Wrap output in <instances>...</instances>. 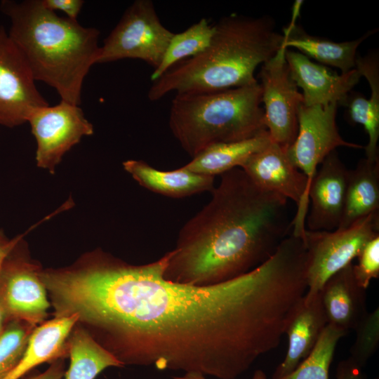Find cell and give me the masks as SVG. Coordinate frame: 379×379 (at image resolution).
Masks as SVG:
<instances>
[{
  "label": "cell",
  "instance_id": "obj_1",
  "mask_svg": "<svg viewBox=\"0 0 379 379\" xmlns=\"http://www.w3.org/2000/svg\"><path fill=\"white\" fill-rule=\"evenodd\" d=\"M168 252L142 265L102 251L57 270L55 314H77L123 364L236 379L280 344L306 291L294 257L279 248L250 272L208 286L164 277Z\"/></svg>",
  "mask_w": 379,
  "mask_h": 379
},
{
  "label": "cell",
  "instance_id": "obj_2",
  "mask_svg": "<svg viewBox=\"0 0 379 379\" xmlns=\"http://www.w3.org/2000/svg\"><path fill=\"white\" fill-rule=\"evenodd\" d=\"M220 176L168 252L164 277L171 281L208 286L235 278L265 262L291 234L287 199L262 190L241 168Z\"/></svg>",
  "mask_w": 379,
  "mask_h": 379
},
{
  "label": "cell",
  "instance_id": "obj_3",
  "mask_svg": "<svg viewBox=\"0 0 379 379\" xmlns=\"http://www.w3.org/2000/svg\"><path fill=\"white\" fill-rule=\"evenodd\" d=\"M0 10L10 19L8 36L34 80L55 88L61 100L79 106L84 79L98 61L100 31L58 16L41 0H3Z\"/></svg>",
  "mask_w": 379,
  "mask_h": 379
},
{
  "label": "cell",
  "instance_id": "obj_4",
  "mask_svg": "<svg viewBox=\"0 0 379 379\" xmlns=\"http://www.w3.org/2000/svg\"><path fill=\"white\" fill-rule=\"evenodd\" d=\"M283 34L267 17L230 15L214 25L209 46L152 81L148 98L224 91L258 82L255 71L282 47Z\"/></svg>",
  "mask_w": 379,
  "mask_h": 379
},
{
  "label": "cell",
  "instance_id": "obj_5",
  "mask_svg": "<svg viewBox=\"0 0 379 379\" xmlns=\"http://www.w3.org/2000/svg\"><path fill=\"white\" fill-rule=\"evenodd\" d=\"M258 82L224 91L175 95L168 124L192 158L208 147L253 138L267 131Z\"/></svg>",
  "mask_w": 379,
  "mask_h": 379
},
{
  "label": "cell",
  "instance_id": "obj_6",
  "mask_svg": "<svg viewBox=\"0 0 379 379\" xmlns=\"http://www.w3.org/2000/svg\"><path fill=\"white\" fill-rule=\"evenodd\" d=\"M379 235V211L345 228L333 231L305 230L307 299L318 295L333 275L352 263L364 246Z\"/></svg>",
  "mask_w": 379,
  "mask_h": 379
},
{
  "label": "cell",
  "instance_id": "obj_7",
  "mask_svg": "<svg viewBox=\"0 0 379 379\" xmlns=\"http://www.w3.org/2000/svg\"><path fill=\"white\" fill-rule=\"evenodd\" d=\"M173 34L160 21L151 0H136L105 39L97 63L138 59L155 70Z\"/></svg>",
  "mask_w": 379,
  "mask_h": 379
},
{
  "label": "cell",
  "instance_id": "obj_8",
  "mask_svg": "<svg viewBox=\"0 0 379 379\" xmlns=\"http://www.w3.org/2000/svg\"><path fill=\"white\" fill-rule=\"evenodd\" d=\"M281 47L259 72L265 124L271 140L288 148L298 133V111L303 97L293 80Z\"/></svg>",
  "mask_w": 379,
  "mask_h": 379
},
{
  "label": "cell",
  "instance_id": "obj_9",
  "mask_svg": "<svg viewBox=\"0 0 379 379\" xmlns=\"http://www.w3.org/2000/svg\"><path fill=\"white\" fill-rule=\"evenodd\" d=\"M18 241L0 268V307L8 322L18 320L37 326L50 307L47 290L39 276L40 267L18 253Z\"/></svg>",
  "mask_w": 379,
  "mask_h": 379
},
{
  "label": "cell",
  "instance_id": "obj_10",
  "mask_svg": "<svg viewBox=\"0 0 379 379\" xmlns=\"http://www.w3.org/2000/svg\"><path fill=\"white\" fill-rule=\"evenodd\" d=\"M27 122L36 142V165L52 173L65 154L94 131L79 105L62 100L34 109Z\"/></svg>",
  "mask_w": 379,
  "mask_h": 379
},
{
  "label": "cell",
  "instance_id": "obj_11",
  "mask_svg": "<svg viewBox=\"0 0 379 379\" xmlns=\"http://www.w3.org/2000/svg\"><path fill=\"white\" fill-rule=\"evenodd\" d=\"M338 105L307 106L303 102L298 111V133L286 149L293 164L305 174L307 194L310 183L323 160L338 147L362 148L340 136L336 125Z\"/></svg>",
  "mask_w": 379,
  "mask_h": 379
},
{
  "label": "cell",
  "instance_id": "obj_12",
  "mask_svg": "<svg viewBox=\"0 0 379 379\" xmlns=\"http://www.w3.org/2000/svg\"><path fill=\"white\" fill-rule=\"evenodd\" d=\"M241 168L262 190L277 193L295 203L297 211L291 221V234L302 237L310 204L307 180L291 161L286 148L271 140Z\"/></svg>",
  "mask_w": 379,
  "mask_h": 379
},
{
  "label": "cell",
  "instance_id": "obj_13",
  "mask_svg": "<svg viewBox=\"0 0 379 379\" xmlns=\"http://www.w3.org/2000/svg\"><path fill=\"white\" fill-rule=\"evenodd\" d=\"M20 52L0 27V125L13 128L27 122L36 109L48 105Z\"/></svg>",
  "mask_w": 379,
  "mask_h": 379
},
{
  "label": "cell",
  "instance_id": "obj_14",
  "mask_svg": "<svg viewBox=\"0 0 379 379\" xmlns=\"http://www.w3.org/2000/svg\"><path fill=\"white\" fill-rule=\"evenodd\" d=\"M308 190L309 204L305 222L311 231H333L338 228L345 207L349 170L337 150L321 163Z\"/></svg>",
  "mask_w": 379,
  "mask_h": 379
},
{
  "label": "cell",
  "instance_id": "obj_15",
  "mask_svg": "<svg viewBox=\"0 0 379 379\" xmlns=\"http://www.w3.org/2000/svg\"><path fill=\"white\" fill-rule=\"evenodd\" d=\"M285 58L293 80L302 91L303 104L307 106L344 105L361 77L356 68L338 74L289 48L286 49Z\"/></svg>",
  "mask_w": 379,
  "mask_h": 379
},
{
  "label": "cell",
  "instance_id": "obj_16",
  "mask_svg": "<svg viewBox=\"0 0 379 379\" xmlns=\"http://www.w3.org/2000/svg\"><path fill=\"white\" fill-rule=\"evenodd\" d=\"M327 324L320 293L309 299L304 296L286 329L288 350L272 379L292 372L311 352Z\"/></svg>",
  "mask_w": 379,
  "mask_h": 379
},
{
  "label": "cell",
  "instance_id": "obj_17",
  "mask_svg": "<svg viewBox=\"0 0 379 379\" xmlns=\"http://www.w3.org/2000/svg\"><path fill=\"white\" fill-rule=\"evenodd\" d=\"M351 263L325 283L320 295L328 324L343 331L355 329L368 312L366 290L357 284Z\"/></svg>",
  "mask_w": 379,
  "mask_h": 379
},
{
  "label": "cell",
  "instance_id": "obj_18",
  "mask_svg": "<svg viewBox=\"0 0 379 379\" xmlns=\"http://www.w3.org/2000/svg\"><path fill=\"white\" fill-rule=\"evenodd\" d=\"M78 321V315L72 314L55 317L37 326L19 364L4 379H20L41 364L69 357V338Z\"/></svg>",
  "mask_w": 379,
  "mask_h": 379
},
{
  "label": "cell",
  "instance_id": "obj_19",
  "mask_svg": "<svg viewBox=\"0 0 379 379\" xmlns=\"http://www.w3.org/2000/svg\"><path fill=\"white\" fill-rule=\"evenodd\" d=\"M123 167L143 187L172 198L211 192L215 187V177L198 174L183 166L172 171H162L145 161L129 159L123 162Z\"/></svg>",
  "mask_w": 379,
  "mask_h": 379
},
{
  "label": "cell",
  "instance_id": "obj_20",
  "mask_svg": "<svg viewBox=\"0 0 379 379\" xmlns=\"http://www.w3.org/2000/svg\"><path fill=\"white\" fill-rule=\"evenodd\" d=\"M297 14H298V9L295 13L293 12L291 24L284 29L282 47L295 48L298 52L307 58L338 68L343 74L355 68L358 47L368 36L375 32L368 31L355 40L335 42L306 33L295 23Z\"/></svg>",
  "mask_w": 379,
  "mask_h": 379
},
{
  "label": "cell",
  "instance_id": "obj_21",
  "mask_svg": "<svg viewBox=\"0 0 379 379\" xmlns=\"http://www.w3.org/2000/svg\"><path fill=\"white\" fill-rule=\"evenodd\" d=\"M270 141L266 131L248 139L217 143L201 151L182 166L198 174L215 177L233 168H241Z\"/></svg>",
  "mask_w": 379,
  "mask_h": 379
},
{
  "label": "cell",
  "instance_id": "obj_22",
  "mask_svg": "<svg viewBox=\"0 0 379 379\" xmlns=\"http://www.w3.org/2000/svg\"><path fill=\"white\" fill-rule=\"evenodd\" d=\"M379 211V159H361L349 170L345 202L338 228H345L357 220Z\"/></svg>",
  "mask_w": 379,
  "mask_h": 379
},
{
  "label": "cell",
  "instance_id": "obj_23",
  "mask_svg": "<svg viewBox=\"0 0 379 379\" xmlns=\"http://www.w3.org/2000/svg\"><path fill=\"white\" fill-rule=\"evenodd\" d=\"M68 347L70 364L64 379H95L107 368L124 366L82 327L74 328Z\"/></svg>",
  "mask_w": 379,
  "mask_h": 379
},
{
  "label": "cell",
  "instance_id": "obj_24",
  "mask_svg": "<svg viewBox=\"0 0 379 379\" xmlns=\"http://www.w3.org/2000/svg\"><path fill=\"white\" fill-rule=\"evenodd\" d=\"M214 34V25L202 18L182 32L172 36L160 65L151 75L154 81L173 66L203 52L210 44Z\"/></svg>",
  "mask_w": 379,
  "mask_h": 379
},
{
  "label": "cell",
  "instance_id": "obj_25",
  "mask_svg": "<svg viewBox=\"0 0 379 379\" xmlns=\"http://www.w3.org/2000/svg\"><path fill=\"white\" fill-rule=\"evenodd\" d=\"M346 334L343 330L327 324L309 355L292 372L278 379H328L336 346Z\"/></svg>",
  "mask_w": 379,
  "mask_h": 379
},
{
  "label": "cell",
  "instance_id": "obj_26",
  "mask_svg": "<svg viewBox=\"0 0 379 379\" xmlns=\"http://www.w3.org/2000/svg\"><path fill=\"white\" fill-rule=\"evenodd\" d=\"M371 96L366 98L359 93L348 95L344 105L348 108L351 121L362 125L368 135L365 147L366 158L371 161L379 159V82L368 84Z\"/></svg>",
  "mask_w": 379,
  "mask_h": 379
},
{
  "label": "cell",
  "instance_id": "obj_27",
  "mask_svg": "<svg viewBox=\"0 0 379 379\" xmlns=\"http://www.w3.org/2000/svg\"><path fill=\"white\" fill-rule=\"evenodd\" d=\"M36 327L18 320L8 322L0 336V379H4L19 364Z\"/></svg>",
  "mask_w": 379,
  "mask_h": 379
},
{
  "label": "cell",
  "instance_id": "obj_28",
  "mask_svg": "<svg viewBox=\"0 0 379 379\" xmlns=\"http://www.w3.org/2000/svg\"><path fill=\"white\" fill-rule=\"evenodd\" d=\"M354 331L356 339L350 348V358L363 368L379 345V308L376 307L359 321Z\"/></svg>",
  "mask_w": 379,
  "mask_h": 379
},
{
  "label": "cell",
  "instance_id": "obj_29",
  "mask_svg": "<svg viewBox=\"0 0 379 379\" xmlns=\"http://www.w3.org/2000/svg\"><path fill=\"white\" fill-rule=\"evenodd\" d=\"M357 258V264L352 265L353 274L359 286L366 290L371 281L379 277V235L364 246Z\"/></svg>",
  "mask_w": 379,
  "mask_h": 379
},
{
  "label": "cell",
  "instance_id": "obj_30",
  "mask_svg": "<svg viewBox=\"0 0 379 379\" xmlns=\"http://www.w3.org/2000/svg\"><path fill=\"white\" fill-rule=\"evenodd\" d=\"M43 5L48 9L60 11L67 14V18L77 20L84 5L82 0H41Z\"/></svg>",
  "mask_w": 379,
  "mask_h": 379
},
{
  "label": "cell",
  "instance_id": "obj_31",
  "mask_svg": "<svg viewBox=\"0 0 379 379\" xmlns=\"http://www.w3.org/2000/svg\"><path fill=\"white\" fill-rule=\"evenodd\" d=\"M350 357L340 361L336 368V379H365L363 372Z\"/></svg>",
  "mask_w": 379,
  "mask_h": 379
},
{
  "label": "cell",
  "instance_id": "obj_32",
  "mask_svg": "<svg viewBox=\"0 0 379 379\" xmlns=\"http://www.w3.org/2000/svg\"><path fill=\"white\" fill-rule=\"evenodd\" d=\"M63 359H58L53 362L43 373L28 377L26 379H63L65 375Z\"/></svg>",
  "mask_w": 379,
  "mask_h": 379
},
{
  "label": "cell",
  "instance_id": "obj_33",
  "mask_svg": "<svg viewBox=\"0 0 379 379\" xmlns=\"http://www.w3.org/2000/svg\"><path fill=\"white\" fill-rule=\"evenodd\" d=\"M173 379H207L205 375L199 373L190 372L185 373L182 376H174ZM251 379H267L265 373L259 369L256 370Z\"/></svg>",
  "mask_w": 379,
  "mask_h": 379
},
{
  "label": "cell",
  "instance_id": "obj_34",
  "mask_svg": "<svg viewBox=\"0 0 379 379\" xmlns=\"http://www.w3.org/2000/svg\"><path fill=\"white\" fill-rule=\"evenodd\" d=\"M20 238L21 236H19L11 240H9L7 245L0 252V268L6 255L9 253V252L12 250V248L15 246V245L17 244V242Z\"/></svg>",
  "mask_w": 379,
  "mask_h": 379
},
{
  "label": "cell",
  "instance_id": "obj_35",
  "mask_svg": "<svg viewBox=\"0 0 379 379\" xmlns=\"http://www.w3.org/2000/svg\"><path fill=\"white\" fill-rule=\"evenodd\" d=\"M8 320L6 319V317L3 310L0 307V336L3 333V332H4V329H5V327L6 326V324H8Z\"/></svg>",
  "mask_w": 379,
  "mask_h": 379
},
{
  "label": "cell",
  "instance_id": "obj_36",
  "mask_svg": "<svg viewBox=\"0 0 379 379\" xmlns=\"http://www.w3.org/2000/svg\"><path fill=\"white\" fill-rule=\"evenodd\" d=\"M8 241L9 240H6V239L4 237V235L1 233H0V252L7 245Z\"/></svg>",
  "mask_w": 379,
  "mask_h": 379
},
{
  "label": "cell",
  "instance_id": "obj_37",
  "mask_svg": "<svg viewBox=\"0 0 379 379\" xmlns=\"http://www.w3.org/2000/svg\"><path fill=\"white\" fill-rule=\"evenodd\" d=\"M375 379H378V378H375Z\"/></svg>",
  "mask_w": 379,
  "mask_h": 379
}]
</instances>
